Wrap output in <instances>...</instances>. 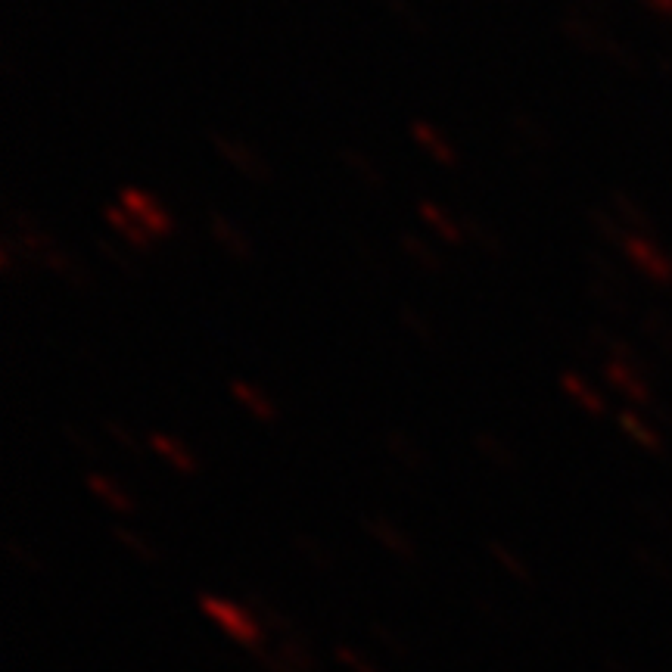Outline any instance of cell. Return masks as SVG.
Listing matches in <instances>:
<instances>
[{"instance_id": "40", "label": "cell", "mask_w": 672, "mask_h": 672, "mask_svg": "<svg viewBox=\"0 0 672 672\" xmlns=\"http://www.w3.org/2000/svg\"><path fill=\"white\" fill-rule=\"evenodd\" d=\"M333 657L340 660L349 672H380V669L374 666L371 657H364L358 648H349V644H336V648H333Z\"/></svg>"}, {"instance_id": "39", "label": "cell", "mask_w": 672, "mask_h": 672, "mask_svg": "<svg viewBox=\"0 0 672 672\" xmlns=\"http://www.w3.org/2000/svg\"><path fill=\"white\" fill-rule=\"evenodd\" d=\"M63 436H66V442L75 448L81 458H91V461L100 458V448H97L94 436L84 430L81 424H75V420H66V424H63Z\"/></svg>"}, {"instance_id": "37", "label": "cell", "mask_w": 672, "mask_h": 672, "mask_svg": "<svg viewBox=\"0 0 672 672\" xmlns=\"http://www.w3.org/2000/svg\"><path fill=\"white\" fill-rule=\"evenodd\" d=\"M371 635H374V641L380 644V648H383V651H389L392 657L411 660V654H414V651H411V644H408V641H405L396 629H392V626H386V623H380V620H377V623H371Z\"/></svg>"}, {"instance_id": "46", "label": "cell", "mask_w": 672, "mask_h": 672, "mask_svg": "<svg viewBox=\"0 0 672 672\" xmlns=\"http://www.w3.org/2000/svg\"><path fill=\"white\" fill-rule=\"evenodd\" d=\"M501 4H511V0H501Z\"/></svg>"}, {"instance_id": "27", "label": "cell", "mask_w": 672, "mask_h": 672, "mask_svg": "<svg viewBox=\"0 0 672 672\" xmlns=\"http://www.w3.org/2000/svg\"><path fill=\"white\" fill-rule=\"evenodd\" d=\"M112 539H116V545L125 548L134 560H140V564H147V567H159V564H162L159 548H156L147 536H140L137 529L116 523V526H112Z\"/></svg>"}, {"instance_id": "25", "label": "cell", "mask_w": 672, "mask_h": 672, "mask_svg": "<svg viewBox=\"0 0 672 672\" xmlns=\"http://www.w3.org/2000/svg\"><path fill=\"white\" fill-rule=\"evenodd\" d=\"M585 218H588V224H592V231L598 234V240H601V243L616 246V249L623 252V246H626V240H629L632 234L623 228V221L613 215V209H604V206H588V209H585Z\"/></svg>"}, {"instance_id": "30", "label": "cell", "mask_w": 672, "mask_h": 672, "mask_svg": "<svg viewBox=\"0 0 672 672\" xmlns=\"http://www.w3.org/2000/svg\"><path fill=\"white\" fill-rule=\"evenodd\" d=\"M290 545L312 570H318V573H333L336 570V557L321 539L308 536V532H296V536L290 539Z\"/></svg>"}, {"instance_id": "6", "label": "cell", "mask_w": 672, "mask_h": 672, "mask_svg": "<svg viewBox=\"0 0 672 672\" xmlns=\"http://www.w3.org/2000/svg\"><path fill=\"white\" fill-rule=\"evenodd\" d=\"M361 526H364V532H368L371 539L380 542V548H386L392 557L402 560V564H417V560H420V551H417L414 539L396 520H389L383 514H364Z\"/></svg>"}, {"instance_id": "45", "label": "cell", "mask_w": 672, "mask_h": 672, "mask_svg": "<svg viewBox=\"0 0 672 672\" xmlns=\"http://www.w3.org/2000/svg\"><path fill=\"white\" fill-rule=\"evenodd\" d=\"M657 16H672V0H644Z\"/></svg>"}, {"instance_id": "22", "label": "cell", "mask_w": 672, "mask_h": 672, "mask_svg": "<svg viewBox=\"0 0 672 672\" xmlns=\"http://www.w3.org/2000/svg\"><path fill=\"white\" fill-rule=\"evenodd\" d=\"M88 489H91V495L94 498H100L106 508L112 511V514H134V498H131V492L122 486V483H116L112 476H106V473H88Z\"/></svg>"}, {"instance_id": "41", "label": "cell", "mask_w": 672, "mask_h": 672, "mask_svg": "<svg viewBox=\"0 0 672 672\" xmlns=\"http://www.w3.org/2000/svg\"><path fill=\"white\" fill-rule=\"evenodd\" d=\"M249 654L256 657V663H259V666H262L265 672H296V669H293V666H290V663H287L284 657L277 654V648H265V644H262V648L249 651Z\"/></svg>"}, {"instance_id": "24", "label": "cell", "mask_w": 672, "mask_h": 672, "mask_svg": "<svg viewBox=\"0 0 672 672\" xmlns=\"http://www.w3.org/2000/svg\"><path fill=\"white\" fill-rule=\"evenodd\" d=\"M94 249H97V256H100L103 262H109L116 271H125V274H131V277H137L140 271H144V262H140V252L131 249V246L122 243V240H112V237H106V234H97V237H94Z\"/></svg>"}, {"instance_id": "33", "label": "cell", "mask_w": 672, "mask_h": 672, "mask_svg": "<svg viewBox=\"0 0 672 672\" xmlns=\"http://www.w3.org/2000/svg\"><path fill=\"white\" fill-rule=\"evenodd\" d=\"M277 654L284 657L296 672H315V654H312V644L308 638L299 632V635H290V638H280L277 641Z\"/></svg>"}, {"instance_id": "35", "label": "cell", "mask_w": 672, "mask_h": 672, "mask_svg": "<svg viewBox=\"0 0 672 672\" xmlns=\"http://www.w3.org/2000/svg\"><path fill=\"white\" fill-rule=\"evenodd\" d=\"M386 4V10H389V16L396 19L408 35H414V38H424L427 35V22H424V16H420L408 0H383Z\"/></svg>"}, {"instance_id": "10", "label": "cell", "mask_w": 672, "mask_h": 672, "mask_svg": "<svg viewBox=\"0 0 672 672\" xmlns=\"http://www.w3.org/2000/svg\"><path fill=\"white\" fill-rule=\"evenodd\" d=\"M508 125H511V131H514V140L517 144H523V147H529V150H536V153H551V150H557V137H554V131L545 125V119H539L536 112L532 109H514L511 112V119H508Z\"/></svg>"}, {"instance_id": "23", "label": "cell", "mask_w": 672, "mask_h": 672, "mask_svg": "<svg viewBox=\"0 0 672 672\" xmlns=\"http://www.w3.org/2000/svg\"><path fill=\"white\" fill-rule=\"evenodd\" d=\"M560 386H564V392L573 399V405H576L579 411L592 414V417H604V414H607V399H604L601 392H598L592 383H588L582 374L567 371L564 377H560Z\"/></svg>"}, {"instance_id": "1", "label": "cell", "mask_w": 672, "mask_h": 672, "mask_svg": "<svg viewBox=\"0 0 672 672\" xmlns=\"http://www.w3.org/2000/svg\"><path fill=\"white\" fill-rule=\"evenodd\" d=\"M196 601H200V610L228 638H234L237 644H243V648H249V651L262 648V626L243 604L228 601V598H218V595H209V592L196 595Z\"/></svg>"}, {"instance_id": "7", "label": "cell", "mask_w": 672, "mask_h": 672, "mask_svg": "<svg viewBox=\"0 0 672 672\" xmlns=\"http://www.w3.org/2000/svg\"><path fill=\"white\" fill-rule=\"evenodd\" d=\"M206 218H209V234H212V240L218 243V249L224 252V256L234 259L237 265H249L252 259H256L252 240L246 237V231L240 228L234 218H228V215L218 212V209H209Z\"/></svg>"}, {"instance_id": "18", "label": "cell", "mask_w": 672, "mask_h": 672, "mask_svg": "<svg viewBox=\"0 0 672 672\" xmlns=\"http://www.w3.org/2000/svg\"><path fill=\"white\" fill-rule=\"evenodd\" d=\"M383 448L389 452V458H396L405 470H424V467L430 464L427 448L420 445L411 433H405V430H399V427L386 430V436H383Z\"/></svg>"}, {"instance_id": "13", "label": "cell", "mask_w": 672, "mask_h": 672, "mask_svg": "<svg viewBox=\"0 0 672 672\" xmlns=\"http://www.w3.org/2000/svg\"><path fill=\"white\" fill-rule=\"evenodd\" d=\"M150 448H153V452H156L168 467H175V470L184 473V476H193V473H200V470H203L200 455H196L193 448H190L187 442H181L178 436L150 433Z\"/></svg>"}, {"instance_id": "8", "label": "cell", "mask_w": 672, "mask_h": 672, "mask_svg": "<svg viewBox=\"0 0 672 672\" xmlns=\"http://www.w3.org/2000/svg\"><path fill=\"white\" fill-rule=\"evenodd\" d=\"M38 268H44V271H50V274H56V277H63L66 284L72 287V290H78V293H88V290H94V274L88 271V265H84L75 252H69L63 243H53L44 256L38 259Z\"/></svg>"}, {"instance_id": "2", "label": "cell", "mask_w": 672, "mask_h": 672, "mask_svg": "<svg viewBox=\"0 0 672 672\" xmlns=\"http://www.w3.org/2000/svg\"><path fill=\"white\" fill-rule=\"evenodd\" d=\"M209 144H212V150L228 162L234 172H240L246 181H252V184H271L274 181V168H271V162L252 147V144H246V140H240V137H234V134H224V131H212L209 134Z\"/></svg>"}, {"instance_id": "42", "label": "cell", "mask_w": 672, "mask_h": 672, "mask_svg": "<svg viewBox=\"0 0 672 672\" xmlns=\"http://www.w3.org/2000/svg\"><path fill=\"white\" fill-rule=\"evenodd\" d=\"M358 262L364 265V271H371L374 277H383L386 274V262H383V256L377 252V246L364 243V240H358Z\"/></svg>"}, {"instance_id": "43", "label": "cell", "mask_w": 672, "mask_h": 672, "mask_svg": "<svg viewBox=\"0 0 672 672\" xmlns=\"http://www.w3.org/2000/svg\"><path fill=\"white\" fill-rule=\"evenodd\" d=\"M638 511L651 526H666L669 523V508H663V504H657L654 498H638Z\"/></svg>"}, {"instance_id": "16", "label": "cell", "mask_w": 672, "mask_h": 672, "mask_svg": "<svg viewBox=\"0 0 672 672\" xmlns=\"http://www.w3.org/2000/svg\"><path fill=\"white\" fill-rule=\"evenodd\" d=\"M243 607H246L252 616H256L262 629H271V632H277L280 638H290V635H299V632H302L284 610H280L274 601H268L265 595H259V592H249V595L243 598Z\"/></svg>"}, {"instance_id": "9", "label": "cell", "mask_w": 672, "mask_h": 672, "mask_svg": "<svg viewBox=\"0 0 672 672\" xmlns=\"http://www.w3.org/2000/svg\"><path fill=\"white\" fill-rule=\"evenodd\" d=\"M560 32H564V38L573 41L576 47L592 50V53H604L607 44L613 41V35L595 16H585L579 10H570V13L560 16Z\"/></svg>"}, {"instance_id": "20", "label": "cell", "mask_w": 672, "mask_h": 672, "mask_svg": "<svg viewBox=\"0 0 672 672\" xmlns=\"http://www.w3.org/2000/svg\"><path fill=\"white\" fill-rule=\"evenodd\" d=\"M473 448L498 470H517L520 467V452H517V448L504 436L492 433V430H476L473 433Z\"/></svg>"}, {"instance_id": "26", "label": "cell", "mask_w": 672, "mask_h": 672, "mask_svg": "<svg viewBox=\"0 0 672 672\" xmlns=\"http://www.w3.org/2000/svg\"><path fill=\"white\" fill-rule=\"evenodd\" d=\"M340 162H343V165L349 168V172H352L364 187H368V190H377V193H380V190L386 187L383 168H380L368 153H364V150H358V147H343V150H340Z\"/></svg>"}, {"instance_id": "28", "label": "cell", "mask_w": 672, "mask_h": 672, "mask_svg": "<svg viewBox=\"0 0 672 672\" xmlns=\"http://www.w3.org/2000/svg\"><path fill=\"white\" fill-rule=\"evenodd\" d=\"M638 330L654 349L672 355V315L660 312V308H648V312L638 315Z\"/></svg>"}, {"instance_id": "29", "label": "cell", "mask_w": 672, "mask_h": 672, "mask_svg": "<svg viewBox=\"0 0 672 672\" xmlns=\"http://www.w3.org/2000/svg\"><path fill=\"white\" fill-rule=\"evenodd\" d=\"M399 246H402V252H405V259H408V262H414L417 268H424L427 274H439V271L445 268L442 252H439V249H433V246H430L424 237H420V234L405 231V234L399 237Z\"/></svg>"}, {"instance_id": "34", "label": "cell", "mask_w": 672, "mask_h": 672, "mask_svg": "<svg viewBox=\"0 0 672 672\" xmlns=\"http://www.w3.org/2000/svg\"><path fill=\"white\" fill-rule=\"evenodd\" d=\"M508 156H511V162L517 165V172H523L526 178H545V172H548V165H545V156L542 153H536V150H529V147H523V144H517V140H511L508 144Z\"/></svg>"}, {"instance_id": "21", "label": "cell", "mask_w": 672, "mask_h": 672, "mask_svg": "<svg viewBox=\"0 0 672 672\" xmlns=\"http://www.w3.org/2000/svg\"><path fill=\"white\" fill-rule=\"evenodd\" d=\"M461 224H464L467 240L480 249L483 256H489L495 262L508 256V240L498 234V228H492V224H486L483 218H476V215H461Z\"/></svg>"}, {"instance_id": "44", "label": "cell", "mask_w": 672, "mask_h": 672, "mask_svg": "<svg viewBox=\"0 0 672 672\" xmlns=\"http://www.w3.org/2000/svg\"><path fill=\"white\" fill-rule=\"evenodd\" d=\"M632 557L638 560V567H644L648 573H657V576H663V573H666V564H663V560H660L651 548L635 545V548H632Z\"/></svg>"}, {"instance_id": "32", "label": "cell", "mask_w": 672, "mask_h": 672, "mask_svg": "<svg viewBox=\"0 0 672 672\" xmlns=\"http://www.w3.org/2000/svg\"><path fill=\"white\" fill-rule=\"evenodd\" d=\"M399 321H402V327H405L411 336H417V340L424 343V346H436V343H439V330H436L433 318L424 312V308H417V305H411V302H402V305H399Z\"/></svg>"}, {"instance_id": "31", "label": "cell", "mask_w": 672, "mask_h": 672, "mask_svg": "<svg viewBox=\"0 0 672 672\" xmlns=\"http://www.w3.org/2000/svg\"><path fill=\"white\" fill-rule=\"evenodd\" d=\"M486 551H489V557L495 560V564L508 573L511 579H517V582H523V585H532V567L526 564V560L511 548V545H504V542H498V539H489L486 542Z\"/></svg>"}, {"instance_id": "4", "label": "cell", "mask_w": 672, "mask_h": 672, "mask_svg": "<svg viewBox=\"0 0 672 672\" xmlns=\"http://www.w3.org/2000/svg\"><path fill=\"white\" fill-rule=\"evenodd\" d=\"M601 374L604 380L620 392V396L638 408H654L657 405V396H654V386H651V377L641 374L638 368H632V364H623L616 358H607L601 361Z\"/></svg>"}, {"instance_id": "5", "label": "cell", "mask_w": 672, "mask_h": 672, "mask_svg": "<svg viewBox=\"0 0 672 672\" xmlns=\"http://www.w3.org/2000/svg\"><path fill=\"white\" fill-rule=\"evenodd\" d=\"M119 203L144 224V228L153 234V240H165L175 234V218L168 212L156 196H150L147 190H137V187H125L119 193Z\"/></svg>"}, {"instance_id": "11", "label": "cell", "mask_w": 672, "mask_h": 672, "mask_svg": "<svg viewBox=\"0 0 672 672\" xmlns=\"http://www.w3.org/2000/svg\"><path fill=\"white\" fill-rule=\"evenodd\" d=\"M411 137H414V144H417L420 150H424L436 165H442V168H458L461 156H458L455 144H452V140H448L433 122L414 119V122H411Z\"/></svg>"}, {"instance_id": "15", "label": "cell", "mask_w": 672, "mask_h": 672, "mask_svg": "<svg viewBox=\"0 0 672 672\" xmlns=\"http://www.w3.org/2000/svg\"><path fill=\"white\" fill-rule=\"evenodd\" d=\"M610 209H613L616 218L623 221V228H626L632 237H654V234H657V224H654V218L648 215V209H644L641 203H635L629 193L613 190V193H610Z\"/></svg>"}, {"instance_id": "3", "label": "cell", "mask_w": 672, "mask_h": 672, "mask_svg": "<svg viewBox=\"0 0 672 672\" xmlns=\"http://www.w3.org/2000/svg\"><path fill=\"white\" fill-rule=\"evenodd\" d=\"M623 256L654 287H672V252L663 249L654 237H629Z\"/></svg>"}, {"instance_id": "36", "label": "cell", "mask_w": 672, "mask_h": 672, "mask_svg": "<svg viewBox=\"0 0 672 672\" xmlns=\"http://www.w3.org/2000/svg\"><path fill=\"white\" fill-rule=\"evenodd\" d=\"M4 554H7V560H10L13 567H19L25 573H41L44 570V560L35 554V548L19 542V539H7L4 542Z\"/></svg>"}, {"instance_id": "12", "label": "cell", "mask_w": 672, "mask_h": 672, "mask_svg": "<svg viewBox=\"0 0 672 672\" xmlns=\"http://www.w3.org/2000/svg\"><path fill=\"white\" fill-rule=\"evenodd\" d=\"M103 218H106V224L112 228V234H116L122 243H128L131 249H137V252H150L153 249V234L140 224L122 203H116V206H106L103 209Z\"/></svg>"}, {"instance_id": "17", "label": "cell", "mask_w": 672, "mask_h": 672, "mask_svg": "<svg viewBox=\"0 0 672 672\" xmlns=\"http://www.w3.org/2000/svg\"><path fill=\"white\" fill-rule=\"evenodd\" d=\"M231 396L256 417V420H262V424H274V420L280 417V408H277V402L268 396V392L262 389V386H256V383H249V380H231Z\"/></svg>"}, {"instance_id": "19", "label": "cell", "mask_w": 672, "mask_h": 672, "mask_svg": "<svg viewBox=\"0 0 672 672\" xmlns=\"http://www.w3.org/2000/svg\"><path fill=\"white\" fill-rule=\"evenodd\" d=\"M417 215L424 218L427 228H430L433 234H439L445 243L461 246V243L467 240V234H464V224H461V215H452L448 209H442L439 203H433V200H420Z\"/></svg>"}, {"instance_id": "38", "label": "cell", "mask_w": 672, "mask_h": 672, "mask_svg": "<svg viewBox=\"0 0 672 672\" xmlns=\"http://www.w3.org/2000/svg\"><path fill=\"white\" fill-rule=\"evenodd\" d=\"M100 424H103V433H106L112 442H116L119 448H125L128 455H140V442H137L134 430L125 424V420H119V417H103Z\"/></svg>"}, {"instance_id": "14", "label": "cell", "mask_w": 672, "mask_h": 672, "mask_svg": "<svg viewBox=\"0 0 672 672\" xmlns=\"http://www.w3.org/2000/svg\"><path fill=\"white\" fill-rule=\"evenodd\" d=\"M616 424H620L623 436L629 442H635L638 448H644V452H651V455H660L663 452L666 436L657 430L654 420H648V417H641L638 411L626 408V411H620V417H616Z\"/></svg>"}]
</instances>
